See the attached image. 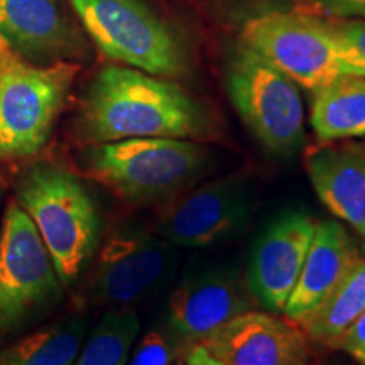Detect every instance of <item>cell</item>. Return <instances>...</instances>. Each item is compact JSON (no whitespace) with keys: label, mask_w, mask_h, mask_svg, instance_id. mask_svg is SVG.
Masks as SVG:
<instances>
[{"label":"cell","mask_w":365,"mask_h":365,"mask_svg":"<svg viewBox=\"0 0 365 365\" xmlns=\"http://www.w3.org/2000/svg\"><path fill=\"white\" fill-rule=\"evenodd\" d=\"M242 43L313 93L341 76H355L328 22L312 14H261L244 26Z\"/></svg>","instance_id":"ba28073f"},{"label":"cell","mask_w":365,"mask_h":365,"mask_svg":"<svg viewBox=\"0 0 365 365\" xmlns=\"http://www.w3.org/2000/svg\"><path fill=\"white\" fill-rule=\"evenodd\" d=\"M70 2L105 56L163 78H178L188 71V54L180 36L143 0Z\"/></svg>","instance_id":"8992f818"},{"label":"cell","mask_w":365,"mask_h":365,"mask_svg":"<svg viewBox=\"0 0 365 365\" xmlns=\"http://www.w3.org/2000/svg\"><path fill=\"white\" fill-rule=\"evenodd\" d=\"M307 11L327 14L335 19H365V0H298Z\"/></svg>","instance_id":"603a6c76"},{"label":"cell","mask_w":365,"mask_h":365,"mask_svg":"<svg viewBox=\"0 0 365 365\" xmlns=\"http://www.w3.org/2000/svg\"><path fill=\"white\" fill-rule=\"evenodd\" d=\"M203 105L175 81L130 66H105L80 108L78 129L91 144L139 137L193 139L208 130Z\"/></svg>","instance_id":"6da1fadb"},{"label":"cell","mask_w":365,"mask_h":365,"mask_svg":"<svg viewBox=\"0 0 365 365\" xmlns=\"http://www.w3.org/2000/svg\"><path fill=\"white\" fill-rule=\"evenodd\" d=\"M202 345L223 365H309L312 360L298 323L255 309L232 318Z\"/></svg>","instance_id":"8fae6325"},{"label":"cell","mask_w":365,"mask_h":365,"mask_svg":"<svg viewBox=\"0 0 365 365\" xmlns=\"http://www.w3.org/2000/svg\"><path fill=\"white\" fill-rule=\"evenodd\" d=\"M175 365H186V364H185V359H181V360H180V362H176Z\"/></svg>","instance_id":"484cf974"},{"label":"cell","mask_w":365,"mask_h":365,"mask_svg":"<svg viewBox=\"0 0 365 365\" xmlns=\"http://www.w3.org/2000/svg\"><path fill=\"white\" fill-rule=\"evenodd\" d=\"M80 66L38 65L0 38V159L33 158L44 148Z\"/></svg>","instance_id":"277c9868"},{"label":"cell","mask_w":365,"mask_h":365,"mask_svg":"<svg viewBox=\"0 0 365 365\" xmlns=\"http://www.w3.org/2000/svg\"><path fill=\"white\" fill-rule=\"evenodd\" d=\"M365 312V259L350 269L317 312L299 323L308 339L335 346L349 327Z\"/></svg>","instance_id":"d6986e66"},{"label":"cell","mask_w":365,"mask_h":365,"mask_svg":"<svg viewBox=\"0 0 365 365\" xmlns=\"http://www.w3.org/2000/svg\"><path fill=\"white\" fill-rule=\"evenodd\" d=\"M14 193L33 220L63 287L75 284L93 261L102 232L88 190L65 168L36 163L21 173Z\"/></svg>","instance_id":"7a4b0ae2"},{"label":"cell","mask_w":365,"mask_h":365,"mask_svg":"<svg viewBox=\"0 0 365 365\" xmlns=\"http://www.w3.org/2000/svg\"><path fill=\"white\" fill-rule=\"evenodd\" d=\"M335 346L345 350L355 360L365 357V312L349 327V330L340 336Z\"/></svg>","instance_id":"cb8c5ba5"},{"label":"cell","mask_w":365,"mask_h":365,"mask_svg":"<svg viewBox=\"0 0 365 365\" xmlns=\"http://www.w3.org/2000/svg\"><path fill=\"white\" fill-rule=\"evenodd\" d=\"M190 349L191 346L178 339L166 323V327L153 328L144 333L127 365H175L185 359L181 355Z\"/></svg>","instance_id":"44dd1931"},{"label":"cell","mask_w":365,"mask_h":365,"mask_svg":"<svg viewBox=\"0 0 365 365\" xmlns=\"http://www.w3.org/2000/svg\"><path fill=\"white\" fill-rule=\"evenodd\" d=\"M186 365H223L217 357H213L202 344L193 345L185 355Z\"/></svg>","instance_id":"d4e9b609"},{"label":"cell","mask_w":365,"mask_h":365,"mask_svg":"<svg viewBox=\"0 0 365 365\" xmlns=\"http://www.w3.org/2000/svg\"><path fill=\"white\" fill-rule=\"evenodd\" d=\"M139 330L140 322L134 309H108L86 335L73 365H127Z\"/></svg>","instance_id":"ffe728a7"},{"label":"cell","mask_w":365,"mask_h":365,"mask_svg":"<svg viewBox=\"0 0 365 365\" xmlns=\"http://www.w3.org/2000/svg\"><path fill=\"white\" fill-rule=\"evenodd\" d=\"M336 44L355 76H365V19H331Z\"/></svg>","instance_id":"7402d4cb"},{"label":"cell","mask_w":365,"mask_h":365,"mask_svg":"<svg viewBox=\"0 0 365 365\" xmlns=\"http://www.w3.org/2000/svg\"><path fill=\"white\" fill-rule=\"evenodd\" d=\"M359 259L354 240L339 222L317 223L298 282L282 313L299 325L322 307Z\"/></svg>","instance_id":"9a60e30c"},{"label":"cell","mask_w":365,"mask_h":365,"mask_svg":"<svg viewBox=\"0 0 365 365\" xmlns=\"http://www.w3.org/2000/svg\"><path fill=\"white\" fill-rule=\"evenodd\" d=\"M88 335V319L66 317L0 346V365H73Z\"/></svg>","instance_id":"e0dca14e"},{"label":"cell","mask_w":365,"mask_h":365,"mask_svg":"<svg viewBox=\"0 0 365 365\" xmlns=\"http://www.w3.org/2000/svg\"><path fill=\"white\" fill-rule=\"evenodd\" d=\"M309 124L319 143L365 135V76H341L314 91Z\"/></svg>","instance_id":"ac0fdd59"},{"label":"cell","mask_w":365,"mask_h":365,"mask_svg":"<svg viewBox=\"0 0 365 365\" xmlns=\"http://www.w3.org/2000/svg\"><path fill=\"white\" fill-rule=\"evenodd\" d=\"M0 198H2V180H0Z\"/></svg>","instance_id":"83f0119b"},{"label":"cell","mask_w":365,"mask_h":365,"mask_svg":"<svg viewBox=\"0 0 365 365\" xmlns=\"http://www.w3.org/2000/svg\"><path fill=\"white\" fill-rule=\"evenodd\" d=\"M90 298L98 307L130 308L154 294L171 276L176 247L140 227L113 230L97 250Z\"/></svg>","instance_id":"9c48e42d"},{"label":"cell","mask_w":365,"mask_h":365,"mask_svg":"<svg viewBox=\"0 0 365 365\" xmlns=\"http://www.w3.org/2000/svg\"><path fill=\"white\" fill-rule=\"evenodd\" d=\"M357 362H360V364H362V365H365V357H362V359H359V360H357Z\"/></svg>","instance_id":"4316f807"},{"label":"cell","mask_w":365,"mask_h":365,"mask_svg":"<svg viewBox=\"0 0 365 365\" xmlns=\"http://www.w3.org/2000/svg\"><path fill=\"white\" fill-rule=\"evenodd\" d=\"M257 301L247 282L228 271L203 272L190 277L170 298L168 327L188 346L198 345Z\"/></svg>","instance_id":"4fadbf2b"},{"label":"cell","mask_w":365,"mask_h":365,"mask_svg":"<svg viewBox=\"0 0 365 365\" xmlns=\"http://www.w3.org/2000/svg\"><path fill=\"white\" fill-rule=\"evenodd\" d=\"M207 149L186 139L139 137L93 144L85 168L122 200L135 205L166 203L208 171Z\"/></svg>","instance_id":"3957f363"},{"label":"cell","mask_w":365,"mask_h":365,"mask_svg":"<svg viewBox=\"0 0 365 365\" xmlns=\"http://www.w3.org/2000/svg\"><path fill=\"white\" fill-rule=\"evenodd\" d=\"M304 213L289 212L271 222L255 242L250 255L247 286L269 312H282L293 293L314 234Z\"/></svg>","instance_id":"7c38bea8"},{"label":"cell","mask_w":365,"mask_h":365,"mask_svg":"<svg viewBox=\"0 0 365 365\" xmlns=\"http://www.w3.org/2000/svg\"><path fill=\"white\" fill-rule=\"evenodd\" d=\"M0 38L38 65L71 61L86 51L58 0H0Z\"/></svg>","instance_id":"5bb4252c"},{"label":"cell","mask_w":365,"mask_h":365,"mask_svg":"<svg viewBox=\"0 0 365 365\" xmlns=\"http://www.w3.org/2000/svg\"><path fill=\"white\" fill-rule=\"evenodd\" d=\"M254 212L245 176H223L188 188L164 203L156 232L175 247H207L235 235Z\"/></svg>","instance_id":"30bf717a"},{"label":"cell","mask_w":365,"mask_h":365,"mask_svg":"<svg viewBox=\"0 0 365 365\" xmlns=\"http://www.w3.org/2000/svg\"><path fill=\"white\" fill-rule=\"evenodd\" d=\"M307 171L322 203L365 239V150L357 145L318 148L308 154Z\"/></svg>","instance_id":"2e32d148"},{"label":"cell","mask_w":365,"mask_h":365,"mask_svg":"<svg viewBox=\"0 0 365 365\" xmlns=\"http://www.w3.org/2000/svg\"><path fill=\"white\" fill-rule=\"evenodd\" d=\"M228 97L244 124L274 154L291 156L304 140L298 85L242 43L225 68Z\"/></svg>","instance_id":"52a82bcc"},{"label":"cell","mask_w":365,"mask_h":365,"mask_svg":"<svg viewBox=\"0 0 365 365\" xmlns=\"http://www.w3.org/2000/svg\"><path fill=\"white\" fill-rule=\"evenodd\" d=\"M63 289L33 220L11 202L0 227V346L41 325Z\"/></svg>","instance_id":"5b68a950"}]
</instances>
